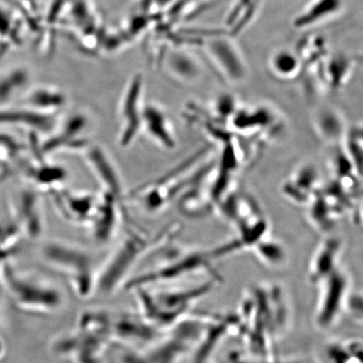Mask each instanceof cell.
I'll return each mask as SVG.
<instances>
[{
  "mask_svg": "<svg viewBox=\"0 0 363 363\" xmlns=\"http://www.w3.org/2000/svg\"><path fill=\"white\" fill-rule=\"evenodd\" d=\"M221 283L212 279L188 282L139 286L128 290L136 311L159 331L187 319L195 307Z\"/></svg>",
  "mask_w": 363,
  "mask_h": 363,
  "instance_id": "cell-1",
  "label": "cell"
},
{
  "mask_svg": "<svg viewBox=\"0 0 363 363\" xmlns=\"http://www.w3.org/2000/svg\"><path fill=\"white\" fill-rule=\"evenodd\" d=\"M177 233L176 225L155 237H149L138 226H126L125 235L99 267L96 296L111 297L125 291L140 262L170 244Z\"/></svg>",
  "mask_w": 363,
  "mask_h": 363,
  "instance_id": "cell-2",
  "label": "cell"
},
{
  "mask_svg": "<svg viewBox=\"0 0 363 363\" xmlns=\"http://www.w3.org/2000/svg\"><path fill=\"white\" fill-rule=\"evenodd\" d=\"M213 315L194 312L144 346L121 352L118 363H186L191 360Z\"/></svg>",
  "mask_w": 363,
  "mask_h": 363,
  "instance_id": "cell-3",
  "label": "cell"
},
{
  "mask_svg": "<svg viewBox=\"0 0 363 363\" xmlns=\"http://www.w3.org/2000/svg\"><path fill=\"white\" fill-rule=\"evenodd\" d=\"M211 154V147H201L174 169L133 190L128 194L129 201L135 199L147 212L161 211L211 174L216 163Z\"/></svg>",
  "mask_w": 363,
  "mask_h": 363,
  "instance_id": "cell-4",
  "label": "cell"
},
{
  "mask_svg": "<svg viewBox=\"0 0 363 363\" xmlns=\"http://www.w3.org/2000/svg\"><path fill=\"white\" fill-rule=\"evenodd\" d=\"M76 325L93 331L106 340L113 350L121 352L143 347L160 333L136 311L104 306L84 308L77 317Z\"/></svg>",
  "mask_w": 363,
  "mask_h": 363,
  "instance_id": "cell-5",
  "label": "cell"
},
{
  "mask_svg": "<svg viewBox=\"0 0 363 363\" xmlns=\"http://www.w3.org/2000/svg\"><path fill=\"white\" fill-rule=\"evenodd\" d=\"M169 251L155 265L136 272L125 286V291L139 287L212 279L222 283L211 249L195 247H169Z\"/></svg>",
  "mask_w": 363,
  "mask_h": 363,
  "instance_id": "cell-6",
  "label": "cell"
},
{
  "mask_svg": "<svg viewBox=\"0 0 363 363\" xmlns=\"http://www.w3.org/2000/svg\"><path fill=\"white\" fill-rule=\"evenodd\" d=\"M40 255L49 269L65 279L68 288L79 301L96 296L99 261L89 250L78 245L52 240L45 243Z\"/></svg>",
  "mask_w": 363,
  "mask_h": 363,
  "instance_id": "cell-7",
  "label": "cell"
},
{
  "mask_svg": "<svg viewBox=\"0 0 363 363\" xmlns=\"http://www.w3.org/2000/svg\"><path fill=\"white\" fill-rule=\"evenodd\" d=\"M0 276L13 306L21 311L50 315L66 306L65 292L44 277L16 272L7 263L0 269Z\"/></svg>",
  "mask_w": 363,
  "mask_h": 363,
  "instance_id": "cell-8",
  "label": "cell"
},
{
  "mask_svg": "<svg viewBox=\"0 0 363 363\" xmlns=\"http://www.w3.org/2000/svg\"><path fill=\"white\" fill-rule=\"evenodd\" d=\"M54 355L67 363H107L113 350L96 333L76 325L56 335L51 342Z\"/></svg>",
  "mask_w": 363,
  "mask_h": 363,
  "instance_id": "cell-9",
  "label": "cell"
},
{
  "mask_svg": "<svg viewBox=\"0 0 363 363\" xmlns=\"http://www.w3.org/2000/svg\"><path fill=\"white\" fill-rule=\"evenodd\" d=\"M315 321L318 328L330 330L337 324L350 298L351 279L348 272L340 266L318 283Z\"/></svg>",
  "mask_w": 363,
  "mask_h": 363,
  "instance_id": "cell-10",
  "label": "cell"
},
{
  "mask_svg": "<svg viewBox=\"0 0 363 363\" xmlns=\"http://www.w3.org/2000/svg\"><path fill=\"white\" fill-rule=\"evenodd\" d=\"M81 155L101 186V192L112 195L122 206L128 208V193L125 192L119 169L107 150L101 145L91 143Z\"/></svg>",
  "mask_w": 363,
  "mask_h": 363,
  "instance_id": "cell-11",
  "label": "cell"
},
{
  "mask_svg": "<svg viewBox=\"0 0 363 363\" xmlns=\"http://www.w3.org/2000/svg\"><path fill=\"white\" fill-rule=\"evenodd\" d=\"M121 222L126 226H138L128 208L122 206L112 195L101 191L88 225L91 237L97 244L106 245L115 238Z\"/></svg>",
  "mask_w": 363,
  "mask_h": 363,
  "instance_id": "cell-12",
  "label": "cell"
},
{
  "mask_svg": "<svg viewBox=\"0 0 363 363\" xmlns=\"http://www.w3.org/2000/svg\"><path fill=\"white\" fill-rule=\"evenodd\" d=\"M88 125V116L81 112L72 113L67 120L59 122L57 128L40 145V157L59 152L83 153L91 143L85 135Z\"/></svg>",
  "mask_w": 363,
  "mask_h": 363,
  "instance_id": "cell-13",
  "label": "cell"
},
{
  "mask_svg": "<svg viewBox=\"0 0 363 363\" xmlns=\"http://www.w3.org/2000/svg\"><path fill=\"white\" fill-rule=\"evenodd\" d=\"M143 81L140 77H135L121 99L117 140L122 148L130 147L142 133L145 106L143 104Z\"/></svg>",
  "mask_w": 363,
  "mask_h": 363,
  "instance_id": "cell-14",
  "label": "cell"
},
{
  "mask_svg": "<svg viewBox=\"0 0 363 363\" xmlns=\"http://www.w3.org/2000/svg\"><path fill=\"white\" fill-rule=\"evenodd\" d=\"M204 51L217 71L229 83L242 84L247 79L246 60L238 45L230 38L216 35L204 43Z\"/></svg>",
  "mask_w": 363,
  "mask_h": 363,
  "instance_id": "cell-15",
  "label": "cell"
},
{
  "mask_svg": "<svg viewBox=\"0 0 363 363\" xmlns=\"http://www.w3.org/2000/svg\"><path fill=\"white\" fill-rule=\"evenodd\" d=\"M320 188L319 170L313 163L303 162L284 182L281 191L289 202L306 206Z\"/></svg>",
  "mask_w": 363,
  "mask_h": 363,
  "instance_id": "cell-16",
  "label": "cell"
},
{
  "mask_svg": "<svg viewBox=\"0 0 363 363\" xmlns=\"http://www.w3.org/2000/svg\"><path fill=\"white\" fill-rule=\"evenodd\" d=\"M59 213L68 221L88 225L96 206L98 194L70 191L62 188L50 193Z\"/></svg>",
  "mask_w": 363,
  "mask_h": 363,
  "instance_id": "cell-17",
  "label": "cell"
},
{
  "mask_svg": "<svg viewBox=\"0 0 363 363\" xmlns=\"http://www.w3.org/2000/svg\"><path fill=\"white\" fill-rule=\"evenodd\" d=\"M343 249V240L331 234L318 245L308 264V279L311 284L316 285L340 266Z\"/></svg>",
  "mask_w": 363,
  "mask_h": 363,
  "instance_id": "cell-18",
  "label": "cell"
},
{
  "mask_svg": "<svg viewBox=\"0 0 363 363\" xmlns=\"http://www.w3.org/2000/svg\"><path fill=\"white\" fill-rule=\"evenodd\" d=\"M142 133L157 147L172 151L177 147V139L169 117L161 106L156 104H145Z\"/></svg>",
  "mask_w": 363,
  "mask_h": 363,
  "instance_id": "cell-19",
  "label": "cell"
},
{
  "mask_svg": "<svg viewBox=\"0 0 363 363\" xmlns=\"http://www.w3.org/2000/svg\"><path fill=\"white\" fill-rule=\"evenodd\" d=\"M312 126L318 138L330 147L343 144L347 138L346 120L334 107L318 108L312 116Z\"/></svg>",
  "mask_w": 363,
  "mask_h": 363,
  "instance_id": "cell-20",
  "label": "cell"
},
{
  "mask_svg": "<svg viewBox=\"0 0 363 363\" xmlns=\"http://www.w3.org/2000/svg\"><path fill=\"white\" fill-rule=\"evenodd\" d=\"M58 116L45 115L26 106L21 110L0 108V125L27 126L36 133L49 135L59 124Z\"/></svg>",
  "mask_w": 363,
  "mask_h": 363,
  "instance_id": "cell-21",
  "label": "cell"
},
{
  "mask_svg": "<svg viewBox=\"0 0 363 363\" xmlns=\"http://www.w3.org/2000/svg\"><path fill=\"white\" fill-rule=\"evenodd\" d=\"M343 8V0H311L294 19L296 29L305 30L324 24L337 16Z\"/></svg>",
  "mask_w": 363,
  "mask_h": 363,
  "instance_id": "cell-22",
  "label": "cell"
},
{
  "mask_svg": "<svg viewBox=\"0 0 363 363\" xmlns=\"http://www.w3.org/2000/svg\"><path fill=\"white\" fill-rule=\"evenodd\" d=\"M17 217L24 233L31 238H38L43 233V215L38 195L27 191L17 199Z\"/></svg>",
  "mask_w": 363,
  "mask_h": 363,
  "instance_id": "cell-23",
  "label": "cell"
},
{
  "mask_svg": "<svg viewBox=\"0 0 363 363\" xmlns=\"http://www.w3.org/2000/svg\"><path fill=\"white\" fill-rule=\"evenodd\" d=\"M306 207L308 221L316 230L325 235L333 233L339 218L343 215V213L333 206L320 190Z\"/></svg>",
  "mask_w": 363,
  "mask_h": 363,
  "instance_id": "cell-24",
  "label": "cell"
},
{
  "mask_svg": "<svg viewBox=\"0 0 363 363\" xmlns=\"http://www.w3.org/2000/svg\"><path fill=\"white\" fill-rule=\"evenodd\" d=\"M67 98L56 88L42 86L31 89L25 97V106L45 115L58 116L66 106Z\"/></svg>",
  "mask_w": 363,
  "mask_h": 363,
  "instance_id": "cell-25",
  "label": "cell"
},
{
  "mask_svg": "<svg viewBox=\"0 0 363 363\" xmlns=\"http://www.w3.org/2000/svg\"><path fill=\"white\" fill-rule=\"evenodd\" d=\"M38 164H35L27 172L29 179L40 189L47 190L49 193L62 188L61 186L67 179V172L65 167L45 161L40 158Z\"/></svg>",
  "mask_w": 363,
  "mask_h": 363,
  "instance_id": "cell-26",
  "label": "cell"
},
{
  "mask_svg": "<svg viewBox=\"0 0 363 363\" xmlns=\"http://www.w3.org/2000/svg\"><path fill=\"white\" fill-rule=\"evenodd\" d=\"M263 264L279 269L284 267L289 259L287 247L281 240L269 237L262 239L252 249Z\"/></svg>",
  "mask_w": 363,
  "mask_h": 363,
  "instance_id": "cell-27",
  "label": "cell"
},
{
  "mask_svg": "<svg viewBox=\"0 0 363 363\" xmlns=\"http://www.w3.org/2000/svg\"><path fill=\"white\" fill-rule=\"evenodd\" d=\"M167 69L174 78L184 82H192L201 74V67L195 57L188 53L175 51L167 56Z\"/></svg>",
  "mask_w": 363,
  "mask_h": 363,
  "instance_id": "cell-28",
  "label": "cell"
},
{
  "mask_svg": "<svg viewBox=\"0 0 363 363\" xmlns=\"http://www.w3.org/2000/svg\"><path fill=\"white\" fill-rule=\"evenodd\" d=\"M269 67L277 78L290 80L301 72L302 61L296 53L288 50H279L270 57Z\"/></svg>",
  "mask_w": 363,
  "mask_h": 363,
  "instance_id": "cell-29",
  "label": "cell"
},
{
  "mask_svg": "<svg viewBox=\"0 0 363 363\" xmlns=\"http://www.w3.org/2000/svg\"><path fill=\"white\" fill-rule=\"evenodd\" d=\"M30 74L25 68H15L0 77V108L19 94L29 83Z\"/></svg>",
  "mask_w": 363,
  "mask_h": 363,
  "instance_id": "cell-30",
  "label": "cell"
},
{
  "mask_svg": "<svg viewBox=\"0 0 363 363\" xmlns=\"http://www.w3.org/2000/svg\"><path fill=\"white\" fill-rule=\"evenodd\" d=\"M328 357L331 363H363V344L358 342L335 344L329 347Z\"/></svg>",
  "mask_w": 363,
  "mask_h": 363,
  "instance_id": "cell-31",
  "label": "cell"
},
{
  "mask_svg": "<svg viewBox=\"0 0 363 363\" xmlns=\"http://www.w3.org/2000/svg\"><path fill=\"white\" fill-rule=\"evenodd\" d=\"M19 151L15 140L8 138H0V179L8 174L9 167Z\"/></svg>",
  "mask_w": 363,
  "mask_h": 363,
  "instance_id": "cell-32",
  "label": "cell"
},
{
  "mask_svg": "<svg viewBox=\"0 0 363 363\" xmlns=\"http://www.w3.org/2000/svg\"><path fill=\"white\" fill-rule=\"evenodd\" d=\"M348 136L363 147V123L358 124L349 129Z\"/></svg>",
  "mask_w": 363,
  "mask_h": 363,
  "instance_id": "cell-33",
  "label": "cell"
},
{
  "mask_svg": "<svg viewBox=\"0 0 363 363\" xmlns=\"http://www.w3.org/2000/svg\"><path fill=\"white\" fill-rule=\"evenodd\" d=\"M8 16L1 10H0V36L8 35L10 31L11 23L9 21Z\"/></svg>",
  "mask_w": 363,
  "mask_h": 363,
  "instance_id": "cell-34",
  "label": "cell"
},
{
  "mask_svg": "<svg viewBox=\"0 0 363 363\" xmlns=\"http://www.w3.org/2000/svg\"><path fill=\"white\" fill-rule=\"evenodd\" d=\"M357 207V216L358 221L361 222V223L363 225V195Z\"/></svg>",
  "mask_w": 363,
  "mask_h": 363,
  "instance_id": "cell-35",
  "label": "cell"
}]
</instances>
